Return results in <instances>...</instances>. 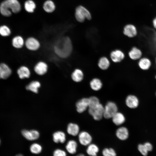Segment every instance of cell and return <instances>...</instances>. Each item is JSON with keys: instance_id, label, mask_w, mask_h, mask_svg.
I'll return each mask as SVG.
<instances>
[{"instance_id": "obj_13", "label": "cell", "mask_w": 156, "mask_h": 156, "mask_svg": "<svg viewBox=\"0 0 156 156\" xmlns=\"http://www.w3.org/2000/svg\"><path fill=\"white\" fill-rule=\"evenodd\" d=\"M42 8L44 11L47 13H52L56 10V5L52 0H46L43 2Z\"/></svg>"}, {"instance_id": "obj_38", "label": "cell", "mask_w": 156, "mask_h": 156, "mask_svg": "<svg viewBox=\"0 0 156 156\" xmlns=\"http://www.w3.org/2000/svg\"><path fill=\"white\" fill-rule=\"evenodd\" d=\"M152 35V44L153 47L156 50V33H155Z\"/></svg>"}, {"instance_id": "obj_15", "label": "cell", "mask_w": 156, "mask_h": 156, "mask_svg": "<svg viewBox=\"0 0 156 156\" xmlns=\"http://www.w3.org/2000/svg\"><path fill=\"white\" fill-rule=\"evenodd\" d=\"M116 135L117 137L119 140H125L128 138L129 131L125 127H120L116 130Z\"/></svg>"}, {"instance_id": "obj_28", "label": "cell", "mask_w": 156, "mask_h": 156, "mask_svg": "<svg viewBox=\"0 0 156 156\" xmlns=\"http://www.w3.org/2000/svg\"><path fill=\"white\" fill-rule=\"evenodd\" d=\"M91 88L93 90L97 91L100 90L102 87V83L101 81L99 79L94 78L90 83Z\"/></svg>"}, {"instance_id": "obj_34", "label": "cell", "mask_w": 156, "mask_h": 156, "mask_svg": "<svg viewBox=\"0 0 156 156\" xmlns=\"http://www.w3.org/2000/svg\"><path fill=\"white\" fill-rule=\"evenodd\" d=\"M88 99L89 101V107L94 106L100 103L99 99L95 96H91Z\"/></svg>"}, {"instance_id": "obj_16", "label": "cell", "mask_w": 156, "mask_h": 156, "mask_svg": "<svg viewBox=\"0 0 156 156\" xmlns=\"http://www.w3.org/2000/svg\"><path fill=\"white\" fill-rule=\"evenodd\" d=\"M24 8L25 10L29 13H33L37 7L36 4L33 0H26L24 3Z\"/></svg>"}, {"instance_id": "obj_5", "label": "cell", "mask_w": 156, "mask_h": 156, "mask_svg": "<svg viewBox=\"0 0 156 156\" xmlns=\"http://www.w3.org/2000/svg\"><path fill=\"white\" fill-rule=\"evenodd\" d=\"M118 112V108L114 102L109 101L104 107L103 117L107 119L112 118L114 114Z\"/></svg>"}, {"instance_id": "obj_31", "label": "cell", "mask_w": 156, "mask_h": 156, "mask_svg": "<svg viewBox=\"0 0 156 156\" xmlns=\"http://www.w3.org/2000/svg\"><path fill=\"white\" fill-rule=\"evenodd\" d=\"M29 149L32 153L37 154L41 152L42 147L40 144L37 143H34L30 146Z\"/></svg>"}, {"instance_id": "obj_35", "label": "cell", "mask_w": 156, "mask_h": 156, "mask_svg": "<svg viewBox=\"0 0 156 156\" xmlns=\"http://www.w3.org/2000/svg\"><path fill=\"white\" fill-rule=\"evenodd\" d=\"M53 156H67L66 152L64 150L60 149L55 150L53 153Z\"/></svg>"}, {"instance_id": "obj_29", "label": "cell", "mask_w": 156, "mask_h": 156, "mask_svg": "<svg viewBox=\"0 0 156 156\" xmlns=\"http://www.w3.org/2000/svg\"><path fill=\"white\" fill-rule=\"evenodd\" d=\"M40 83L38 81H33L31 82L26 87L27 90L37 93L38 92V88L40 86Z\"/></svg>"}, {"instance_id": "obj_22", "label": "cell", "mask_w": 156, "mask_h": 156, "mask_svg": "<svg viewBox=\"0 0 156 156\" xmlns=\"http://www.w3.org/2000/svg\"><path fill=\"white\" fill-rule=\"evenodd\" d=\"M17 73L19 78L21 79L28 78L30 75L29 69L26 66H22L18 69Z\"/></svg>"}, {"instance_id": "obj_11", "label": "cell", "mask_w": 156, "mask_h": 156, "mask_svg": "<svg viewBox=\"0 0 156 156\" xmlns=\"http://www.w3.org/2000/svg\"><path fill=\"white\" fill-rule=\"evenodd\" d=\"M124 34L130 38H133L136 36L137 34V30L136 27L132 24H128L124 27Z\"/></svg>"}, {"instance_id": "obj_37", "label": "cell", "mask_w": 156, "mask_h": 156, "mask_svg": "<svg viewBox=\"0 0 156 156\" xmlns=\"http://www.w3.org/2000/svg\"><path fill=\"white\" fill-rule=\"evenodd\" d=\"M144 145L148 151H151L152 150L153 146L150 143L148 142H146L145 143Z\"/></svg>"}, {"instance_id": "obj_41", "label": "cell", "mask_w": 156, "mask_h": 156, "mask_svg": "<svg viewBox=\"0 0 156 156\" xmlns=\"http://www.w3.org/2000/svg\"><path fill=\"white\" fill-rule=\"evenodd\" d=\"M15 156H23V155L21 154H18L16 155Z\"/></svg>"}, {"instance_id": "obj_7", "label": "cell", "mask_w": 156, "mask_h": 156, "mask_svg": "<svg viewBox=\"0 0 156 156\" xmlns=\"http://www.w3.org/2000/svg\"><path fill=\"white\" fill-rule=\"evenodd\" d=\"M76 110L79 113L85 111L89 106L88 98H83L78 101L76 104Z\"/></svg>"}, {"instance_id": "obj_2", "label": "cell", "mask_w": 156, "mask_h": 156, "mask_svg": "<svg viewBox=\"0 0 156 156\" xmlns=\"http://www.w3.org/2000/svg\"><path fill=\"white\" fill-rule=\"evenodd\" d=\"M21 10V5L18 0H5L0 4V12L5 16H10L12 12L18 13Z\"/></svg>"}, {"instance_id": "obj_36", "label": "cell", "mask_w": 156, "mask_h": 156, "mask_svg": "<svg viewBox=\"0 0 156 156\" xmlns=\"http://www.w3.org/2000/svg\"><path fill=\"white\" fill-rule=\"evenodd\" d=\"M138 149L141 154L144 156L147 155L148 151H147L144 144H139L138 146Z\"/></svg>"}, {"instance_id": "obj_9", "label": "cell", "mask_w": 156, "mask_h": 156, "mask_svg": "<svg viewBox=\"0 0 156 156\" xmlns=\"http://www.w3.org/2000/svg\"><path fill=\"white\" fill-rule=\"evenodd\" d=\"M22 134L23 137L29 140L32 141L37 139L39 137V132L36 130L30 131L23 130L22 131Z\"/></svg>"}, {"instance_id": "obj_39", "label": "cell", "mask_w": 156, "mask_h": 156, "mask_svg": "<svg viewBox=\"0 0 156 156\" xmlns=\"http://www.w3.org/2000/svg\"><path fill=\"white\" fill-rule=\"evenodd\" d=\"M153 27L156 29V17L154 18L153 21Z\"/></svg>"}, {"instance_id": "obj_3", "label": "cell", "mask_w": 156, "mask_h": 156, "mask_svg": "<svg viewBox=\"0 0 156 156\" xmlns=\"http://www.w3.org/2000/svg\"><path fill=\"white\" fill-rule=\"evenodd\" d=\"M74 16L76 20L80 23L84 22L86 20L90 21L92 19V15L90 12L82 5H78L76 7Z\"/></svg>"}, {"instance_id": "obj_21", "label": "cell", "mask_w": 156, "mask_h": 156, "mask_svg": "<svg viewBox=\"0 0 156 156\" xmlns=\"http://www.w3.org/2000/svg\"><path fill=\"white\" fill-rule=\"evenodd\" d=\"M67 131L69 134L76 136L79 133V127L77 124L71 123L68 125Z\"/></svg>"}, {"instance_id": "obj_44", "label": "cell", "mask_w": 156, "mask_h": 156, "mask_svg": "<svg viewBox=\"0 0 156 156\" xmlns=\"http://www.w3.org/2000/svg\"></svg>"}, {"instance_id": "obj_1", "label": "cell", "mask_w": 156, "mask_h": 156, "mask_svg": "<svg viewBox=\"0 0 156 156\" xmlns=\"http://www.w3.org/2000/svg\"><path fill=\"white\" fill-rule=\"evenodd\" d=\"M55 53L62 58H66L69 57L72 53L73 46L70 38L68 37H62L55 43L54 46Z\"/></svg>"}, {"instance_id": "obj_43", "label": "cell", "mask_w": 156, "mask_h": 156, "mask_svg": "<svg viewBox=\"0 0 156 156\" xmlns=\"http://www.w3.org/2000/svg\"><path fill=\"white\" fill-rule=\"evenodd\" d=\"M155 63H156V59H155Z\"/></svg>"}, {"instance_id": "obj_17", "label": "cell", "mask_w": 156, "mask_h": 156, "mask_svg": "<svg viewBox=\"0 0 156 156\" xmlns=\"http://www.w3.org/2000/svg\"><path fill=\"white\" fill-rule=\"evenodd\" d=\"M112 118L113 123L117 126L122 124L125 121V118L124 114L118 112L114 114Z\"/></svg>"}, {"instance_id": "obj_6", "label": "cell", "mask_w": 156, "mask_h": 156, "mask_svg": "<svg viewBox=\"0 0 156 156\" xmlns=\"http://www.w3.org/2000/svg\"><path fill=\"white\" fill-rule=\"evenodd\" d=\"M78 135L79 142L82 145L86 146L91 144L92 138L88 132L82 131L79 132Z\"/></svg>"}, {"instance_id": "obj_10", "label": "cell", "mask_w": 156, "mask_h": 156, "mask_svg": "<svg viewBox=\"0 0 156 156\" xmlns=\"http://www.w3.org/2000/svg\"><path fill=\"white\" fill-rule=\"evenodd\" d=\"M25 45L27 49L32 51L38 50L40 47L39 42L33 37H30L27 38L25 41Z\"/></svg>"}, {"instance_id": "obj_12", "label": "cell", "mask_w": 156, "mask_h": 156, "mask_svg": "<svg viewBox=\"0 0 156 156\" xmlns=\"http://www.w3.org/2000/svg\"><path fill=\"white\" fill-rule=\"evenodd\" d=\"M125 103L126 105L129 108L134 109L138 107L139 101L136 96L133 95H129L126 99Z\"/></svg>"}, {"instance_id": "obj_14", "label": "cell", "mask_w": 156, "mask_h": 156, "mask_svg": "<svg viewBox=\"0 0 156 156\" xmlns=\"http://www.w3.org/2000/svg\"><path fill=\"white\" fill-rule=\"evenodd\" d=\"M48 66L44 62H38L34 67L35 73L39 75H43L47 72Z\"/></svg>"}, {"instance_id": "obj_25", "label": "cell", "mask_w": 156, "mask_h": 156, "mask_svg": "<svg viewBox=\"0 0 156 156\" xmlns=\"http://www.w3.org/2000/svg\"><path fill=\"white\" fill-rule=\"evenodd\" d=\"M13 46L16 49L21 48L24 44V41L23 38L19 36L14 37L12 40Z\"/></svg>"}, {"instance_id": "obj_45", "label": "cell", "mask_w": 156, "mask_h": 156, "mask_svg": "<svg viewBox=\"0 0 156 156\" xmlns=\"http://www.w3.org/2000/svg\"></svg>"}, {"instance_id": "obj_18", "label": "cell", "mask_w": 156, "mask_h": 156, "mask_svg": "<svg viewBox=\"0 0 156 156\" xmlns=\"http://www.w3.org/2000/svg\"><path fill=\"white\" fill-rule=\"evenodd\" d=\"M53 140L55 143H64L66 140L65 133L62 131H57L54 133L53 135Z\"/></svg>"}, {"instance_id": "obj_4", "label": "cell", "mask_w": 156, "mask_h": 156, "mask_svg": "<svg viewBox=\"0 0 156 156\" xmlns=\"http://www.w3.org/2000/svg\"><path fill=\"white\" fill-rule=\"evenodd\" d=\"M104 107L100 103L94 106L88 108V112L93 119L99 120L103 117Z\"/></svg>"}, {"instance_id": "obj_8", "label": "cell", "mask_w": 156, "mask_h": 156, "mask_svg": "<svg viewBox=\"0 0 156 156\" xmlns=\"http://www.w3.org/2000/svg\"><path fill=\"white\" fill-rule=\"evenodd\" d=\"M12 70L6 64L2 63L0 64V79H6L11 75Z\"/></svg>"}, {"instance_id": "obj_33", "label": "cell", "mask_w": 156, "mask_h": 156, "mask_svg": "<svg viewBox=\"0 0 156 156\" xmlns=\"http://www.w3.org/2000/svg\"><path fill=\"white\" fill-rule=\"evenodd\" d=\"M102 153L103 156H116V151L112 148H105L103 149Z\"/></svg>"}, {"instance_id": "obj_23", "label": "cell", "mask_w": 156, "mask_h": 156, "mask_svg": "<svg viewBox=\"0 0 156 156\" xmlns=\"http://www.w3.org/2000/svg\"><path fill=\"white\" fill-rule=\"evenodd\" d=\"M138 65L140 69L143 70H147L149 69L151 65V60L148 58H141L138 62Z\"/></svg>"}, {"instance_id": "obj_26", "label": "cell", "mask_w": 156, "mask_h": 156, "mask_svg": "<svg viewBox=\"0 0 156 156\" xmlns=\"http://www.w3.org/2000/svg\"><path fill=\"white\" fill-rule=\"evenodd\" d=\"M99 151V148L96 144L91 143L88 145L86 152L90 156H96Z\"/></svg>"}, {"instance_id": "obj_30", "label": "cell", "mask_w": 156, "mask_h": 156, "mask_svg": "<svg viewBox=\"0 0 156 156\" xmlns=\"http://www.w3.org/2000/svg\"><path fill=\"white\" fill-rule=\"evenodd\" d=\"M110 64L108 60L105 57L101 58L99 61L98 66L102 70H106L109 67Z\"/></svg>"}, {"instance_id": "obj_24", "label": "cell", "mask_w": 156, "mask_h": 156, "mask_svg": "<svg viewBox=\"0 0 156 156\" xmlns=\"http://www.w3.org/2000/svg\"><path fill=\"white\" fill-rule=\"evenodd\" d=\"M77 142L73 140H69L66 146V148L69 153L74 154L77 151Z\"/></svg>"}, {"instance_id": "obj_40", "label": "cell", "mask_w": 156, "mask_h": 156, "mask_svg": "<svg viewBox=\"0 0 156 156\" xmlns=\"http://www.w3.org/2000/svg\"><path fill=\"white\" fill-rule=\"evenodd\" d=\"M76 156H86L83 154H79L77 155Z\"/></svg>"}, {"instance_id": "obj_20", "label": "cell", "mask_w": 156, "mask_h": 156, "mask_svg": "<svg viewBox=\"0 0 156 156\" xmlns=\"http://www.w3.org/2000/svg\"><path fill=\"white\" fill-rule=\"evenodd\" d=\"M130 58L133 60H136L140 59L142 55V52L141 50L138 48L134 47L129 53Z\"/></svg>"}, {"instance_id": "obj_19", "label": "cell", "mask_w": 156, "mask_h": 156, "mask_svg": "<svg viewBox=\"0 0 156 156\" xmlns=\"http://www.w3.org/2000/svg\"><path fill=\"white\" fill-rule=\"evenodd\" d=\"M110 57L114 62H120L123 59L125 55L120 50H116L111 52Z\"/></svg>"}, {"instance_id": "obj_42", "label": "cell", "mask_w": 156, "mask_h": 156, "mask_svg": "<svg viewBox=\"0 0 156 156\" xmlns=\"http://www.w3.org/2000/svg\"><path fill=\"white\" fill-rule=\"evenodd\" d=\"M155 78L156 79V75H155Z\"/></svg>"}, {"instance_id": "obj_27", "label": "cell", "mask_w": 156, "mask_h": 156, "mask_svg": "<svg viewBox=\"0 0 156 156\" xmlns=\"http://www.w3.org/2000/svg\"><path fill=\"white\" fill-rule=\"evenodd\" d=\"M83 75L82 71L79 69H75L72 73L71 78L74 81L79 82L83 79Z\"/></svg>"}, {"instance_id": "obj_32", "label": "cell", "mask_w": 156, "mask_h": 156, "mask_svg": "<svg viewBox=\"0 0 156 156\" xmlns=\"http://www.w3.org/2000/svg\"><path fill=\"white\" fill-rule=\"evenodd\" d=\"M11 34L10 28L6 25L0 26V35L3 37H7L10 36Z\"/></svg>"}]
</instances>
